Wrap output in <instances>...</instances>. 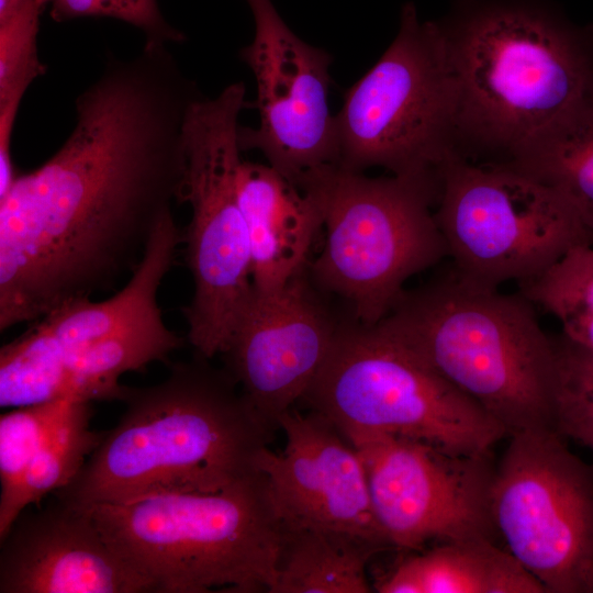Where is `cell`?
Segmentation results:
<instances>
[{
	"label": "cell",
	"instance_id": "1",
	"mask_svg": "<svg viewBox=\"0 0 593 593\" xmlns=\"http://www.w3.org/2000/svg\"><path fill=\"white\" fill-rule=\"evenodd\" d=\"M204 96L168 49L108 54L75 126L0 198V331L112 290L181 202L184 124Z\"/></svg>",
	"mask_w": 593,
	"mask_h": 593
},
{
	"label": "cell",
	"instance_id": "2",
	"mask_svg": "<svg viewBox=\"0 0 593 593\" xmlns=\"http://www.w3.org/2000/svg\"><path fill=\"white\" fill-rule=\"evenodd\" d=\"M457 96L456 154L506 164L593 98V26L551 0H455L437 21Z\"/></svg>",
	"mask_w": 593,
	"mask_h": 593
},
{
	"label": "cell",
	"instance_id": "3",
	"mask_svg": "<svg viewBox=\"0 0 593 593\" xmlns=\"http://www.w3.org/2000/svg\"><path fill=\"white\" fill-rule=\"evenodd\" d=\"M118 424L55 497L76 505L214 493L258 471L275 430L223 368L194 355L148 387H125Z\"/></svg>",
	"mask_w": 593,
	"mask_h": 593
},
{
	"label": "cell",
	"instance_id": "4",
	"mask_svg": "<svg viewBox=\"0 0 593 593\" xmlns=\"http://www.w3.org/2000/svg\"><path fill=\"white\" fill-rule=\"evenodd\" d=\"M377 325L481 406L506 437L557 432L553 336L519 292L471 282L450 265L405 289Z\"/></svg>",
	"mask_w": 593,
	"mask_h": 593
},
{
	"label": "cell",
	"instance_id": "5",
	"mask_svg": "<svg viewBox=\"0 0 593 593\" xmlns=\"http://www.w3.org/2000/svg\"><path fill=\"white\" fill-rule=\"evenodd\" d=\"M154 593L271 592L281 523L261 472L214 493L86 506Z\"/></svg>",
	"mask_w": 593,
	"mask_h": 593
},
{
	"label": "cell",
	"instance_id": "6",
	"mask_svg": "<svg viewBox=\"0 0 593 593\" xmlns=\"http://www.w3.org/2000/svg\"><path fill=\"white\" fill-rule=\"evenodd\" d=\"M295 186L316 202L325 231L309 276L358 323L378 324L411 277L448 257L435 216L437 174L372 178L326 165Z\"/></svg>",
	"mask_w": 593,
	"mask_h": 593
},
{
	"label": "cell",
	"instance_id": "7",
	"mask_svg": "<svg viewBox=\"0 0 593 593\" xmlns=\"http://www.w3.org/2000/svg\"><path fill=\"white\" fill-rule=\"evenodd\" d=\"M345 437L388 434L452 451L492 450L503 427L376 325L340 322L326 360L302 398Z\"/></svg>",
	"mask_w": 593,
	"mask_h": 593
},
{
	"label": "cell",
	"instance_id": "8",
	"mask_svg": "<svg viewBox=\"0 0 593 593\" xmlns=\"http://www.w3.org/2000/svg\"><path fill=\"white\" fill-rule=\"evenodd\" d=\"M457 96L437 21L401 10L396 36L349 90L335 116L338 167L436 175L456 154Z\"/></svg>",
	"mask_w": 593,
	"mask_h": 593
},
{
	"label": "cell",
	"instance_id": "9",
	"mask_svg": "<svg viewBox=\"0 0 593 593\" xmlns=\"http://www.w3.org/2000/svg\"><path fill=\"white\" fill-rule=\"evenodd\" d=\"M245 92L243 82H234L215 98L203 97L184 124L181 203H189L192 214L183 244L194 290L183 315L194 355L206 359L224 350L253 292L248 231L236 183Z\"/></svg>",
	"mask_w": 593,
	"mask_h": 593
},
{
	"label": "cell",
	"instance_id": "10",
	"mask_svg": "<svg viewBox=\"0 0 593 593\" xmlns=\"http://www.w3.org/2000/svg\"><path fill=\"white\" fill-rule=\"evenodd\" d=\"M435 216L451 267L490 288L530 280L593 237L573 205L521 172L457 154L437 170Z\"/></svg>",
	"mask_w": 593,
	"mask_h": 593
},
{
	"label": "cell",
	"instance_id": "11",
	"mask_svg": "<svg viewBox=\"0 0 593 593\" xmlns=\"http://www.w3.org/2000/svg\"><path fill=\"white\" fill-rule=\"evenodd\" d=\"M508 438L492 488L497 535L546 593H593V465L555 430Z\"/></svg>",
	"mask_w": 593,
	"mask_h": 593
},
{
	"label": "cell",
	"instance_id": "12",
	"mask_svg": "<svg viewBox=\"0 0 593 593\" xmlns=\"http://www.w3.org/2000/svg\"><path fill=\"white\" fill-rule=\"evenodd\" d=\"M347 440L367 474L376 521L392 548L429 541L496 542L492 450L460 452L414 438L356 434Z\"/></svg>",
	"mask_w": 593,
	"mask_h": 593
},
{
	"label": "cell",
	"instance_id": "13",
	"mask_svg": "<svg viewBox=\"0 0 593 593\" xmlns=\"http://www.w3.org/2000/svg\"><path fill=\"white\" fill-rule=\"evenodd\" d=\"M255 21L239 58L253 71L257 127L238 130L242 152L257 149L294 184L337 158L335 116L328 108L331 55L301 40L271 0H246Z\"/></svg>",
	"mask_w": 593,
	"mask_h": 593
},
{
	"label": "cell",
	"instance_id": "14",
	"mask_svg": "<svg viewBox=\"0 0 593 593\" xmlns=\"http://www.w3.org/2000/svg\"><path fill=\"white\" fill-rule=\"evenodd\" d=\"M183 231L172 211L158 223L144 257L114 295L68 302L32 322L0 349V389L16 405L65 398L68 361L93 344L161 314L157 295Z\"/></svg>",
	"mask_w": 593,
	"mask_h": 593
},
{
	"label": "cell",
	"instance_id": "15",
	"mask_svg": "<svg viewBox=\"0 0 593 593\" xmlns=\"http://www.w3.org/2000/svg\"><path fill=\"white\" fill-rule=\"evenodd\" d=\"M313 288L307 268L278 290L253 288L221 353L244 398L275 432L317 376L340 323Z\"/></svg>",
	"mask_w": 593,
	"mask_h": 593
},
{
	"label": "cell",
	"instance_id": "16",
	"mask_svg": "<svg viewBox=\"0 0 593 593\" xmlns=\"http://www.w3.org/2000/svg\"><path fill=\"white\" fill-rule=\"evenodd\" d=\"M286 437L281 452L267 447L258 460L282 525L361 536L391 548L371 505L362 460L324 416L292 409L278 421Z\"/></svg>",
	"mask_w": 593,
	"mask_h": 593
},
{
	"label": "cell",
	"instance_id": "17",
	"mask_svg": "<svg viewBox=\"0 0 593 593\" xmlns=\"http://www.w3.org/2000/svg\"><path fill=\"white\" fill-rule=\"evenodd\" d=\"M24 510L0 539V593H148L86 506Z\"/></svg>",
	"mask_w": 593,
	"mask_h": 593
},
{
	"label": "cell",
	"instance_id": "18",
	"mask_svg": "<svg viewBox=\"0 0 593 593\" xmlns=\"http://www.w3.org/2000/svg\"><path fill=\"white\" fill-rule=\"evenodd\" d=\"M237 194L249 238L253 288L269 292L306 268L322 227L314 199L270 165L242 160Z\"/></svg>",
	"mask_w": 593,
	"mask_h": 593
},
{
	"label": "cell",
	"instance_id": "19",
	"mask_svg": "<svg viewBox=\"0 0 593 593\" xmlns=\"http://www.w3.org/2000/svg\"><path fill=\"white\" fill-rule=\"evenodd\" d=\"M380 593H546L507 551L485 539L440 542L382 575Z\"/></svg>",
	"mask_w": 593,
	"mask_h": 593
},
{
	"label": "cell",
	"instance_id": "20",
	"mask_svg": "<svg viewBox=\"0 0 593 593\" xmlns=\"http://www.w3.org/2000/svg\"><path fill=\"white\" fill-rule=\"evenodd\" d=\"M383 546L358 535L281 524L270 593H369V560Z\"/></svg>",
	"mask_w": 593,
	"mask_h": 593
},
{
	"label": "cell",
	"instance_id": "21",
	"mask_svg": "<svg viewBox=\"0 0 593 593\" xmlns=\"http://www.w3.org/2000/svg\"><path fill=\"white\" fill-rule=\"evenodd\" d=\"M500 166L558 191L593 237V98L541 130Z\"/></svg>",
	"mask_w": 593,
	"mask_h": 593
},
{
	"label": "cell",
	"instance_id": "22",
	"mask_svg": "<svg viewBox=\"0 0 593 593\" xmlns=\"http://www.w3.org/2000/svg\"><path fill=\"white\" fill-rule=\"evenodd\" d=\"M183 346L165 323L163 313L113 334L72 357L66 367L65 398L121 401L125 390L120 378L144 370L149 363L167 361Z\"/></svg>",
	"mask_w": 593,
	"mask_h": 593
},
{
	"label": "cell",
	"instance_id": "23",
	"mask_svg": "<svg viewBox=\"0 0 593 593\" xmlns=\"http://www.w3.org/2000/svg\"><path fill=\"white\" fill-rule=\"evenodd\" d=\"M91 403L71 399L24 475L0 501V539L29 505L68 485L99 445L104 432L90 428Z\"/></svg>",
	"mask_w": 593,
	"mask_h": 593
},
{
	"label": "cell",
	"instance_id": "24",
	"mask_svg": "<svg viewBox=\"0 0 593 593\" xmlns=\"http://www.w3.org/2000/svg\"><path fill=\"white\" fill-rule=\"evenodd\" d=\"M47 0H20L0 10V172L15 171L11 141L16 114L31 83L46 72L38 56L40 18Z\"/></svg>",
	"mask_w": 593,
	"mask_h": 593
},
{
	"label": "cell",
	"instance_id": "25",
	"mask_svg": "<svg viewBox=\"0 0 593 593\" xmlns=\"http://www.w3.org/2000/svg\"><path fill=\"white\" fill-rule=\"evenodd\" d=\"M518 292L553 315L561 334L593 354V246L580 245L539 276L518 283Z\"/></svg>",
	"mask_w": 593,
	"mask_h": 593
},
{
	"label": "cell",
	"instance_id": "26",
	"mask_svg": "<svg viewBox=\"0 0 593 593\" xmlns=\"http://www.w3.org/2000/svg\"><path fill=\"white\" fill-rule=\"evenodd\" d=\"M553 343L556 430L593 450V354L562 334Z\"/></svg>",
	"mask_w": 593,
	"mask_h": 593
},
{
	"label": "cell",
	"instance_id": "27",
	"mask_svg": "<svg viewBox=\"0 0 593 593\" xmlns=\"http://www.w3.org/2000/svg\"><path fill=\"white\" fill-rule=\"evenodd\" d=\"M70 398L15 407L0 416V501L15 489L64 414Z\"/></svg>",
	"mask_w": 593,
	"mask_h": 593
},
{
	"label": "cell",
	"instance_id": "28",
	"mask_svg": "<svg viewBox=\"0 0 593 593\" xmlns=\"http://www.w3.org/2000/svg\"><path fill=\"white\" fill-rule=\"evenodd\" d=\"M56 22L78 18H113L141 30L146 42L182 43L186 35L163 15L157 0H47Z\"/></svg>",
	"mask_w": 593,
	"mask_h": 593
},
{
	"label": "cell",
	"instance_id": "29",
	"mask_svg": "<svg viewBox=\"0 0 593 593\" xmlns=\"http://www.w3.org/2000/svg\"><path fill=\"white\" fill-rule=\"evenodd\" d=\"M18 1L19 0H0V9L8 8V7L14 4Z\"/></svg>",
	"mask_w": 593,
	"mask_h": 593
}]
</instances>
